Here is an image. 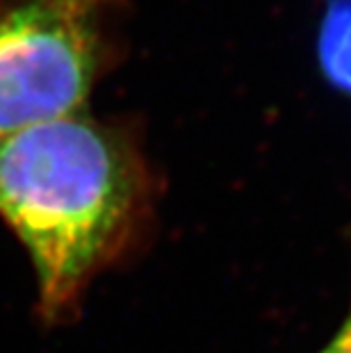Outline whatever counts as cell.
I'll use <instances>...</instances> for the list:
<instances>
[{
	"instance_id": "277c9868",
	"label": "cell",
	"mask_w": 351,
	"mask_h": 353,
	"mask_svg": "<svg viewBox=\"0 0 351 353\" xmlns=\"http://www.w3.org/2000/svg\"><path fill=\"white\" fill-rule=\"evenodd\" d=\"M317 353H351V305H349L347 317L340 324L335 337L326 344L324 349H319Z\"/></svg>"
},
{
	"instance_id": "3957f363",
	"label": "cell",
	"mask_w": 351,
	"mask_h": 353,
	"mask_svg": "<svg viewBox=\"0 0 351 353\" xmlns=\"http://www.w3.org/2000/svg\"><path fill=\"white\" fill-rule=\"evenodd\" d=\"M317 57L326 80L351 96V0H328L319 26Z\"/></svg>"
},
{
	"instance_id": "6da1fadb",
	"label": "cell",
	"mask_w": 351,
	"mask_h": 353,
	"mask_svg": "<svg viewBox=\"0 0 351 353\" xmlns=\"http://www.w3.org/2000/svg\"><path fill=\"white\" fill-rule=\"evenodd\" d=\"M151 210V167L126 125L78 112L0 137V219L28 251L46 324L78 310Z\"/></svg>"
},
{
	"instance_id": "7a4b0ae2",
	"label": "cell",
	"mask_w": 351,
	"mask_h": 353,
	"mask_svg": "<svg viewBox=\"0 0 351 353\" xmlns=\"http://www.w3.org/2000/svg\"><path fill=\"white\" fill-rule=\"evenodd\" d=\"M121 0H0V137L85 112L117 62Z\"/></svg>"
}]
</instances>
